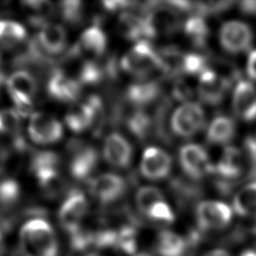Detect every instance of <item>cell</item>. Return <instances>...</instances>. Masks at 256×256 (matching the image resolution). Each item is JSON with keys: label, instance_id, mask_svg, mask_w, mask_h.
<instances>
[{"label": "cell", "instance_id": "cell-1", "mask_svg": "<svg viewBox=\"0 0 256 256\" xmlns=\"http://www.w3.org/2000/svg\"><path fill=\"white\" fill-rule=\"evenodd\" d=\"M19 256H57L58 242L46 220L34 218L23 224L19 233Z\"/></svg>", "mask_w": 256, "mask_h": 256}, {"label": "cell", "instance_id": "cell-2", "mask_svg": "<svg viewBox=\"0 0 256 256\" xmlns=\"http://www.w3.org/2000/svg\"><path fill=\"white\" fill-rule=\"evenodd\" d=\"M121 67L128 74L142 79L156 71H164L159 53L151 47L148 41L137 42L123 56Z\"/></svg>", "mask_w": 256, "mask_h": 256}, {"label": "cell", "instance_id": "cell-3", "mask_svg": "<svg viewBox=\"0 0 256 256\" xmlns=\"http://www.w3.org/2000/svg\"><path fill=\"white\" fill-rule=\"evenodd\" d=\"M58 164L59 158L57 154L51 151H40L31 160V171L39 185L46 191L55 192L61 186Z\"/></svg>", "mask_w": 256, "mask_h": 256}, {"label": "cell", "instance_id": "cell-4", "mask_svg": "<svg viewBox=\"0 0 256 256\" xmlns=\"http://www.w3.org/2000/svg\"><path fill=\"white\" fill-rule=\"evenodd\" d=\"M205 113L202 107L194 102L180 105L171 117L172 130L181 137H191L204 126Z\"/></svg>", "mask_w": 256, "mask_h": 256}, {"label": "cell", "instance_id": "cell-5", "mask_svg": "<svg viewBox=\"0 0 256 256\" xmlns=\"http://www.w3.org/2000/svg\"><path fill=\"white\" fill-rule=\"evenodd\" d=\"M196 221L202 230H220L232 220L231 208L220 201L200 202L195 211Z\"/></svg>", "mask_w": 256, "mask_h": 256}, {"label": "cell", "instance_id": "cell-6", "mask_svg": "<svg viewBox=\"0 0 256 256\" xmlns=\"http://www.w3.org/2000/svg\"><path fill=\"white\" fill-rule=\"evenodd\" d=\"M253 34L250 27L241 21L231 20L225 22L219 31L221 46L233 54L247 51L251 46Z\"/></svg>", "mask_w": 256, "mask_h": 256}, {"label": "cell", "instance_id": "cell-7", "mask_svg": "<svg viewBox=\"0 0 256 256\" xmlns=\"http://www.w3.org/2000/svg\"><path fill=\"white\" fill-rule=\"evenodd\" d=\"M87 210L88 203L83 193L79 191L70 192L59 209L58 219L60 225L69 234L74 233L81 228V223L86 216Z\"/></svg>", "mask_w": 256, "mask_h": 256}, {"label": "cell", "instance_id": "cell-8", "mask_svg": "<svg viewBox=\"0 0 256 256\" xmlns=\"http://www.w3.org/2000/svg\"><path fill=\"white\" fill-rule=\"evenodd\" d=\"M28 133L32 141L37 144H52L62 137L63 127L54 116L45 112H36L30 117Z\"/></svg>", "mask_w": 256, "mask_h": 256}, {"label": "cell", "instance_id": "cell-9", "mask_svg": "<svg viewBox=\"0 0 256 256\" xmlns=\"http://www.w3.org/2000/svg\"><path fill=\"white\" fill-rule=\"evenodd\" d=\"M7 91L18 107V111L28 110L36 95L37 84L33 76L26 71H16L7 79Z\"/></svg>", "mask_w": 256, "mask_h": 256}, {"label": "cell", "instance_id": "cell-10", "mask_svg": "<svg viewBox=\"0 0 256 256\" xmlns=\"http://www.w3.org/2000/svg\"><path fill=\"white\" fill-rule=\"evenodd\" d=\"M179 161L183 171L194 179H200L214 170L208 154L198 144H186L179 151Z\"/></svg>", "mask_w": 256, "mask_h": 256}, {"label": "cell", "instance_id": "cell-11", "mask_svg": "<svg viewBox=\"0 0 256 256\" xmlns=\"http://www.w3.org/2000/svg\"><path fill=\"white\" fill-rule=\"evenodd\" d=\"M230 82L227 77L211 69H206L199 75L198 95L209 105H218L225 97Z\"/></svg>", "mask_w": 256, "mask_h": 256}, {"label": "cell", "instance_id": "cell-12", "mask_svg": "<svg viewBox=\"0 0 256 256\" xmlns=\"http://www.w3.org/2000/svg\"><path fill=\"white\" fill-rule=\"evenodd\" d=\"M172 167V159L169 154L157 147L147 148L142 155L140 171L150 180H160L168 176Z\"/></svg>", "mask_w": 256, "mask_h": 256}, {"label": "cell", "instance_id": "cell-13", "mask_svg": "<svg viewBox=\"0 0 256 256\" xmlns=\"http://www.w3.org/2000/svg\"><path fill=\"white\" fill-rule=\"evenodd\" d=\"M125 181L113 173H104L95 177L89 185L91 194L100 202L107 204L119 199L125 191Z\"/></svg>", "mask_w": 256, "mask_h": 256}, {"label": "cell", "instance_id": "cell-14", "mask_svg": "<svg viewBox=\"0 0 256 256\" xmlns=\"http://www.w3.org/2000/svg\"><path fill=\"white\" fill-rule=\"evenodd\" d=\"M99 107L100 102L96 97L90 98L87 102L74 104L65 116L67 127L76 133L87 130L94 121L96 111H98Z\"/></svg>", "mask_w": 256, "mask_h": 256}, {"label": "cell", "instance_id": "cell-15", "mask_svg": "<svg viewBox=\"0 0 256 256\" xmlns=\"http://www.w3.org/2000/svg\"><path fill=\"white\" fill-rule=\"evenodd\" d=\"M235 114L244 121L256 119V89L248 81L241 80L235 87L232 99Z\"/></svg>", "mask_w": 256, "mask_h": 256}, {"label": "cell", "instance_id": "cell-16", "mask_svg": "<svg viewBox=\"0 0 256 256\" xmlns=\"http://www.w3.org/2000/svg\"><path fill=\"white\" fill-rule=\"evenodd\" d=\"M80 82L64 71L57 70L49 78L47 91L49 95L62 102L74 101L80 94Z\"/></svg>", "mask_w": 256, "mask_h": 256}, {"label": "cell", "instance_id": "cell-17", "mask_svg": "<svg viewBox=\"0 0 256 256\" xmlns=\"http://www.w3.org/2000/svg\"><path fill=\"white\" fill-rule=\"evenodd\" d=\"M103 156L112 166L118 168L127 167L132 159V148L129 142L118 133L107 136L103 146Z\"/></svg>", "mask_w": 256, "mask_h": 256}, {"label": "cell", "instance_id": "cell-18", "mask_svg": "<svg viewBox=\"0 0 256 256\" xmlns=\"http://www.w3.org/2000/svg\"><path fill=\"white\" fill-rule=\"evenodd\" d=\"M107 38L103 30L98 26H91L83 31L74 53L81 57H87V60L101 56L106 49Z\"/></svg>", "mask_w": 256, "mask_h": 256}, {"label": "cell", "instance_id": "cell-19", "mask_svg": "<svg viewBox=\"0 0 256 256\" xmlns=\"http://www.w3.org/2000/svg\"><path fill=\"white\" fill-rule=\"evenodd\" d=\"M117 27L121 35L128 40L147 41L155 36L145 17H139L129 12L120 15Z\"/></svg>", "mask_w": 256, "mask_h": 256}, {"label": "cell", "instance_id": "cell-20", "mask_svg": "<svg viewBox=\"0 0 256 256\" xmlns=\"http://www.w3.org/2000/svg\"><path fill=\"white\" fill-rule=\"evenodd\" d=\"M97 161V152L93 147L87 145L77 146L73 149L69 162L70 173L77 180L86 179L95 169Z\"/></svg>", "mask_w": 256, "mask_h": 256}, {"label": "cell", "instance_id": "cell-21", "mask_svg": "<svg viewBox=\"0 0 256 256\" xmlns=\"http://www.w3.org/2000/svg\"><path fill=\"white\" fill-rule=\"evenodd\" d=\"M154 35L171 34L179 27V17L173 8L155 7L145 16Z\"/></svg>", "mask_w": 256, "mask_h": 256}, {"label": "cell", "instance_id": "cell-22", "mask_svg": "<svg viewBox=\"0 0 256 256\" xmlns=\"http://www.w3.org/2000/svg\"><path fill=\"white\" fill-rule=\"evenodd\" d=\"M40 46L49 54H58L64 50L67 43L65 29L58 24L46 23L38 33Z\"/></svg>", "mask_w": 256, "mask_h": 256}, {"label": "cell", "instance_id": "cell-23", "mask_svg": "<svg viewBox=\"0 0 256 256\" xmlns=\"http://www.w3.org/2000/svg\"><path fill=\"white\" fill-rule=\"evenodd\" d=\"M154 250L158 256H185L188 253V246L185 238L164 230L157 235Z\"/></svg>", "mask_w": 256, "mask_h": 256}, {"label": "cell", "instance_id": "cell-24", "mask_svg": "<svg viewBox=\"0 0 256 256\" xmlns=\"http://www.w3.org/2000/svg\"><path fill=\"white\" fill-rule=\"evenodd\" d=\"M244 164L245 161L242 152L236 147L229 146L224 149L223 154L214 169L220 176L233 179L242 174Z\"/></svg>", "mask_w": 256, "mask_h": 256}, {"label": "cell", "instance_id": "cell-25", "mask_svg": "<svg viewBox=\"0 0 256 256\" xmlns=\"http://www.w3.org/2000/svg\"><path fill=\"white\" fill-rule=\"evenodd\" d=\"M236 132V125L233 119L227 116H217L210 123L206 139L209 143L215 145H223L229 143Z\"/></svg>", "mask_w": 256, "mask_h": 256}, {"label": "cell", "instance_id": "cell-26", "mask_svg": "<svg viewBox=\"0 0 256 256\" xmlns=\"http://www.w3.org/2000/svg\"><path fill=\"white\" fill-rule=\"evenodd\" d=\"M233 209L240 216L256 218V182L245 185L235 194Z\"/></svg>", "mask_w": 256, "mask_h": 256}, {"label": "cell", "instance_id": "cell-27", "mask_svg": "<svg viewBox=\"0 0 256 256\" xmlns=\"http://www.w3.org/2000/svg\"><path fill=\"white\" fill-rule=\"evenodd\" d=\"M159 94V86L154 82H140L129 86L127 97L131 103L144 106L156 99Z\"/></svg>", "mask_w": 256, "mask_h": 256}, {"label": "cell", "instance_id": "cell-28", "mask_svg": "<svg viewBox=\"0 0 256 256\" xmlns=\"http://www.w3.org/2000/svg\"><path fill=\"white\" fill-rule=\"evenodd\" d=\"M25 27L12 20H0V43L5 46H15L26 39Z\"/></svg>", "mask_w": 256, "mask_h": 256}, {"label": "cell", "instance_id": "cell-29", "mask_svg": "<svg viewBox=\"0 0 256 256\" xmlns=\"http://www.w3.org/2000/svg\"><path fill=\"white\" fill-rule=\"evenodd\" d=\"M184 32L194 45L203 46L208 38L209 28L201 16L194 15L186 20Z\"/></svg>", "mask_w": 256, "mask_h": 256}, {"label": "cell", "instance_id": "cell-30", "mask_svg": "<svg viewBox=\"0 0 256 256\" xmlns=\"http://www.w3.org/2000/svg\"><path fill=\"white\" fill-rule=\"evenodd\" d=\"M165 200L160 190L152 186L141 187L135 196V201L139 211L146 216V214L159 202Z\"/></svg>", "mask_w": 256, "mask_h": 256}, {"label": "cell", "instance_id": "cell-31", "mask_svg": "<svg viewBox=\"0 0 256 256\" xmlns=\"http://www.w3.org/2000/svg\"><path fill=\"white\" fill-rule=\"evenodd\" d=\"M21 113L14 109L0 110V133L15 134L21 125Z\"/></svg>", "mask_w": 256, "mask_h": 256}, {"label": "cell", "instance_id": "cell-32", "mask_svg": "<svg viewBox=\"0 0 256 256\" xmlns=\"http://www.w3.org/2000/svg\"><path fill=\"white\" fill-rule=\"evenodd\" d=\"M20 196V186L14 179H4L0 181V204L11 205L15 203Z\"/></svg>", "mask_w": 256, "mask_h": 256}, {"label": "cell", "instance_id": "cell-33", "mask_svg": "<svg viewBox=\"0 0 256 256\" xmlns=\"http://www.w3.org/2000/svg\"><path fill=\"white\" fill-rule=\"evenodd\" d=\"M206 69L208 68L206 66V60L203 56L194 53L183 55L181 62V71H183L184 73L189 75H200Z\"/></svg>", "mask_w": 256, "mask_h": 256}, {"label": "cell", "instance_id": "cell-34", "mask_svg": "<svg viewBox=\"0 0 256 256\" xmlns=\"http://www.w3.org/2000/svg\"><path fill=\"white\" fill-rule=\"evenodd\" d=\"M146 217L160 224H170L175 220V214L165 200L156 204L146 214Z\"/></svg>", "mask_w": 256, "mask_h": 256}, {"label": "cell", "instance_id": "cell-35", "mask_svg": "<svg viewBox=\"0 0 256 256\" xmlns=\"http://www.w3.org/2000/svg\"><path fill=\"white\" fill-rule=\"evenodd\" d=\"M128 125L131 132L137 137H145L150 129L151 120L144 112L138 111L131 116Z\"/></svg>", "mask_w": 256, "mask_h": 256}, {"label": "cell", "instance_id": "cell-36", "mask_svg": "<svg viewBox=\"0 0 256 256\" xmlns=\"http://www.w3.org/2000/svg\"><path fill=\"white\" fill-rule=\"evenodd\" d=\"M63 17L70 22L77 21L81 16V2L79 1H65L61 3Z\"/></svg>", "mask_w": 256, "mask_h": 256}, {"label": "cell", "instance_id": "cell-37", "mask_svg": "<svg viewBox=\"0 0 256 256\" xmlns=\"http://www.w3.org/2000/svg\"><path fill=\"white\" fill-rule=\"evenodd\" d=\"M24 5L41 14L50 12L53 9L51 3L47 1H26L24 2Z\"/></svg>", "mask_w": 256, "mask_h": 256}, {"label": "cell", "instance_id": "cell-38", "mask_svg": "<svg viewBox=\"0 0 256 256\" xmlns=\"http://www.w3.org/2000/svg\"><path fill=\"white\" fill-rule=\"evenodd\" d=\"M246 71L252 80H256V50H253L248 56Z\"/></svg>", "mask_w": 256, "mask_h": 256}, {"label": "cell", "instance_id": "cell-39", "mask_svg": "<svg viewBox=\"0 0 256 256\" xmlns=\"http://www.w3.org/2000/svg\"><path fill=\"white\" fill-rule=\"evenodd\" d=\"M174 94L178 99H185L190 95V91L185 84L179 83L174 88Z\"/></svg>", "mask_w": 256, "mask_h": 256}, {"label": "cell", "instance_id": "cell-40", "mask_svg": "<svg viewBox=\"0 0 256 256\" xmlns=\"http://www.w3.org/2000/svg\"><path fill=\"white\" fill-rule=\"evenodd\" d=\"M103 4L106 9L111 11L118 10V9L124 8L127 5H130V3L126 1H106V2H103Z\"/></svg>", "mask_w": 256, "mask_h": 256}, {"label": "cell", "instance_id": "cell-41", "mask_svg": "<svg viewBox=\"0 0 256 256\" xmlns=\"http://www.w3.org/2000/svg\"><path fill=\"white\" fill-rule=\"evenodd\" d=\"M241 9L250 14L256 13V2L255 1H246L241 4Z\"/></svg>", "mask_w": 256, "mask_h": 256}, {"label": "cell", "instance_id": "cell-42", "mask_svg": "<svg viewBox=\"0 0 256 256\" xmlns=\"http://www.w3.org/2000/svg\"><path fill=\"white\" fill-rule=\"evenodd\" d=\"M203 256H231V255L225 249L216 248V249H213V250H210V251L206 252Z\"/></svg>", "mask_w": 256, "mask_h": 256}, {"label": "cell", "instance_id": "cell-43", "mask_svg": "<svg viewBox=\"0 0 256 256\" xmlns=\"http://www.w3.org/2000/svg\"><path fill=\"white\" fill-rule=\"evenodd\" d=\"M239 256H256V248H246Z\"/></svg>", "mask_w": 256, "mask_h": 256}, {"label": "cell", "instance_id": "cell-44", "mask_svg": "<svg viewBox=\"0 0 256 256\" xmlns=\"http://www.w3.org/2000/svg\"><path fill=\"white\" fill-rule=\"evenodd\" d=\"M5 250H6L5 241H4V238H3V235H2V233L0 232V256H3V255H4V253H5Z\"/></svg>", "mask_w": 256, "mask_h": 256}, {"label": "cell", "instance_id": "cell-45", "mask_svg": "<svg viewBox=\"0 0 256 256\" xmlns=\"http://www.w3.org/2000/svg\"><path fill=\"white\" fill-rule=\"evenodd\" d=\"M133 256H152V255L149 254V253H147V252H139V253H136V254L133 255Z\"/></svg>", "mask_w": 256, "mask_h": 256}, {"label": "cell", "instance_id": "cell-46", "mask_svg": "<svg viewBox=\"0 0 256 256\" xmlns=\"http://www.w3.org/2000/svg\"><path fill=\"white\" fill-rule=\"evenodd\" d=\"M87 256H101L100 254H97V253H91V254H89V255H87Z\"/></svg>", "mask_w": 256, "mask_h": 256}]
</instances>
